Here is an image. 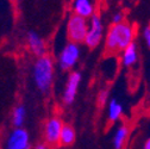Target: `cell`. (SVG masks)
Segmentation results:
<instances>
[{"label": "cell", "mask_w": 150, "mask_h": 149, "mask_svg": "<svg viewBox=\"0 0 150 149\" xmlns=\"http://www.w3.org/2000/svg\"><path fill=\"white\" fill-rule=\"evenodd\" d=\"M135 37L136 30L131 23L125 21L120 24H111L105 36V49L110 54L120 53L135 43Z\"/></svg>", "instance_id": "1"}, {"label": "cell", "mask_w": 150, "mask_h": 149, "mask_svg": "<svg viewBox=\"0 0 150 149\" xmlns=\"http://www.w3.org/2000/svg\"><path fill=\"white\" fill-rule=\"evenodd\" d=\"M31 75L36 88L41 93H48L52 87L55 78V65L52 57L48 55L37 57L32 66Z\"/></svg>", "instance_id": "2"}, {"label": "cell", "mask_w": 150, "mask_h": 149, "mask_svg": "<svg viewBox=\"0 0 150 149\" xmlns=\"http://www.w3.org/2000/svg\"><path fill=\"white\" fill-rule=\"evenodd\" d=\"M81 56V47L79 43L68 42L66 43L59 53L57 56V66L63 72H69L74 69L78 65Z\"/></svg>", "instance_id": "3"}, {"label": "cell", "mask_w": 150, "mask_h": 149, "mask_svg": "<svg viewBox=\"0 0 150 149\" xmlns=\"http://www.w3.org/2000/svg\"><path fill=\"white\" fill-rule=\"evenodd\" d=\"M89 28V21L86 18L78 16V14H70L67 21V37L70 42L75 43H85L86 36Z\"/></svg>", "instance_id": "4"}, {"label": "cell", "mask_w": 150, "mask_h": 149, "mask_svg": "<svg viewBox=\"0 0 150 149\" xmlns=\"http://www.w3.org/2000/svg\"><path fill=\"white\" fill-rule=\"evenodd\" d=\"M30 134L25 128H13L5 138L4 149H31Z\"/></svg>", "instance_id": "5"}, {"label": "cell", "mask_w": 150, "mask_h": 149, "mask_svg": "<svg viewBox=\"0 0 150 149\" xmlns=\"http://www.w3.org/2000/svg\"><path fill=\"white\" fill-rule=\"evenodd\" d=\"M88 21H89V28L85 40V45L88 47L89 49H94L101 43L105 28H104L101 16L99 13H96Z\"/></svg>", "instance_id": "6"}, {"label": "cell", "mask_w": 150, "mask_h": 149, "mask_svg": "<svg viewBox=\"0 0 150 149\" xmlns=\"http://www.w3.org/2000/svg\"><path fill=\"white\" fill-rule=\"evenodd\" d=\"M63 125H64V123L57 116H52V117L48 118L45 121L44 128H43L44 142L48 143L49 145L60 144V138H61Z\"/></svg>", "instance_id": "7"}, {"label": "cell", "mask_w": 150, "mask_h": 149, "mask_svg": "<svg viewBox=\"0 0 150 149\" xmlns=\"http://www.w3.org/2000/svg\"><path fill=\"white\" fill-rule=\"evenodd\" d=\"M82 80V74L78 70H71L67 78L63 92H62V101L66 105H71L75 101L78 96L79 87Z\"/></svg>", "instance_id": "8"}, {"label": "cell", "mask_w": 150, "mask_h": 149, "mask_svg": "<svg viewBox=\"0 0 150 149\" xmlns=\"http://www.w3.org/2000/svg\"><path fill=\"white\" fill-rule=\"evenodd\" d=\"M26 43L30 51L37 57H42L47 55V43L43 37L38 35V32L33 30L29 31L26 33Z\"/></svg>", "instance_id": "9"}, {"label": "cell", "mask_w": 150, "mask_h": 149, "mask_svg": "<svg viewBox=\"0 0 150 149\" xmlns=\"http://www.w3.org/2000/svg\"><path fill=\"white\" fill-rule=\"evenodd\" d=\"M71 9L75 14L89 19L97 13V0H73Z\"/></svg>", "instance_id": "10"}, {"label": "cell", "mask_w": 150, "mask_h": 149, "mask_svg": "<svg viewBox=\"0 0 150 149\" xmlns=\"http://www.w3.org/2000/svg\"><path fill=\"white\" fill-rule=\"evenodd\" d=\"M138 47L136 43H132L122 51V65L125 68H131L138 62Z\"/></svg>", "instance_id": "11"}, {"label": "cell", "mask_w": 150, "mask_h": 149, "mask_svg": "<svg viewBox=\"0 0 150 149\" xmlns=\"http://www.w3.org/2000/svg\"><path fill=\"white\" fill-rule=\"evenodd\" d=\"M123 112H124L123 105L116 98L110 99L107 105V119L112 123H115L120 119V117L123 116Z\"/></svg>", "instance_id": "12"}, {"label": "cell", "mask_w": 150, "mask_h": 149, "mask_svg": "<svg viewBox=\"0 0 150 149\" xmlns=\"http://www.w3.org/2000/svg\"><path fill=\"white\" fill-rule=\"evenodd\" d=\"M26 115H28V111L23 104L16 105L11 114V123L13 128H23L26 119Z\"/></svg>", "instance_id": "13"}, {"label": "cell", "mask_w": 150, "mask_h": 149, "mask_svg": "<svg viewBox=\"0 0 150 149\" xmlns=\"http://www.w3.org/2000/svg\"><path fill=\"white\" fill-rule=\"evenodd\" d=\"M129 134H130V130H129V126L125 125V124H122L117 128L116 133H115V136H113V148L115 149H123L127 137H129Z\"/></svg>", "instance_id": "14"}, {"label": "cell", "mask_w": 150, "mask_h": 149, "mask_svg": "<svg viewBox=\"0 0 150 149\" xmlns=\"http://www.w3.org/2000/svg\"><path fill=\"white\" fill-rule=\"evenodd\" d=\"M75 140H76V131H75L74 126L70 124H64L60 138V144L62 147H70L71 144H74Z\"/></svg>", "instance_id": "15"}, {"label": "cell", "mask_w": 150, "mask_h": 149, "mask_svg": "<svg viewBox=\"0 0 150 149\" xmlns=\"http://www.w3.org/2000/svg\"><path fill=\"white\" fill-rule=\"evenodd\" d=\"M97 101L99 106H104L106 103L110 101V89L108 88H101L98 93Z\"/></svg>", "instance_id": "16"}, {"label": "cell", "mask_w": 150, "mask_h": 149, "mask_svg": "<svg viewBox=\"0 0 150 149\" xmlns=\"http://www.w3.org/2000/svg\"><path fill=\"white\" fill-rule=\"evenodd\" d=\"M123 22H125V14L123 12L118 11V12L113 13V16H112V18H111V23L112 24H120Z\"/></svg>", "instance_id": "17"}, {"label": "cell", "mask_w": 150, "mask_h": 149, "mask_svg": "<svg viewBox=\"0 0 150 149\" xmlns=\"http://www.w3.org/2000/svg\"><path fill=\"white\" fill-rule=\"evenodd\" d=\"M142 36H143V40H144L146 47L150 49V25L145 26V28L142 30Z\"/></svg>", "instance_id": "18"}, {"label": "cell", "mask_w": 150, "mask_h": 149, "mask_svg": "<svg viewBox=\"0 0 150 149\" xmlns=\"http://www.w3.org/2000/svg\"><path fill=\"white\" fill-rule=\"evenodd\" d=\"M33 149H50V148H49V144H48V143H45V142H40V143H37V144L33 147Z\"/></svg>", "instance_id": "19"}, {"label": "cell", "mask_w": 150, "mask_h": 149, "mask_svg": "<svg viewBox=\"0 0 150 149\" xmlns=\"http://www.w3.org/2000/svg\"><path fill=\"white\" fill-rule=\"evenodd\" d=\"M142 149H150V137H148L145 140V142L143 143V148Z\"/></svg>", "instance_id": "20"}, {"label": "cell", "mask_w": 150, "mask_h": 149, "mask_svg": "<svg viewBox=\"0 0 150 149\" xmlns=\"http://www.w3.org/2000/svg\"><path fill=\"white\" fill-rule=\"evenodd\" d=\"M57 149H64V148H57Z\"/></svg>", "instance_id": "21"}]
</instances>
